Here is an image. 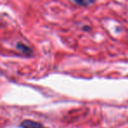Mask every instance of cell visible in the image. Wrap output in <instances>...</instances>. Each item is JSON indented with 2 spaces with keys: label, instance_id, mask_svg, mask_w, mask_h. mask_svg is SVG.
Masks as SVG:
<instances>
[{
  "label": "cell",
  "instance_id": "1",
  "mask_svg": "<svg viewBox=\"0 0 128 128\" xmlns=\"http://www.w3.org/2000/svg\"><path fill=\"white\" fill-rule=\"evenodd\" d=\"M20 126L22 128H45L40 123L30 120V119H26V120L22 121Z\"/></svg>",
  "mask_w": 128,
  "mask_h": 128
},
{
  "label": "cell",
  "instance_id": "2",
  "mask_svg": "<svg viewBox=\"0 0 128 128\" xmlns=\"http://www.w3.org/2000/svg\"><path fill=\"white\" fill-rule=\"evenodd\" d=\"M17 48H18V50H20V51H22L23 53L26 54H32V50H31L27 46L22 44V43H18V44H17Z\"/></svg>",
  "mask_w": 128,
  "mask_h": 128
},
{
  "label": "cell",
  "instance_id": "3",
  "mask_svg": "<svg viewBox=\"0 0 128 128\" xmlns=\"http://www.w3.org/2000/svg\"><path fill=\"white\" fill-rule=\"evenodd\" d=\"M72 1H74L76 4L82 6H88L94 2V0H72Z\"/></svg>",
  "mask_w": 128,
  "mask_h": 128
}]
</instances>
